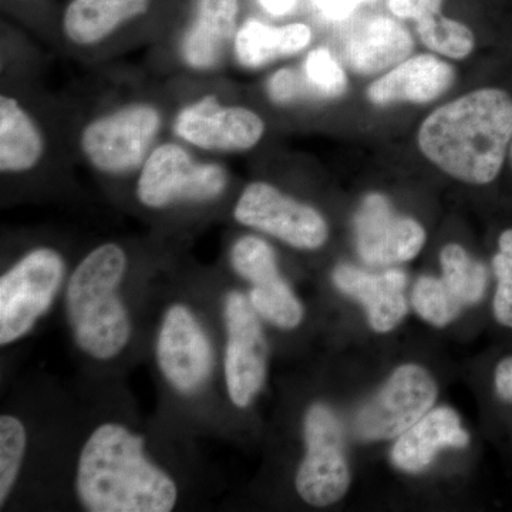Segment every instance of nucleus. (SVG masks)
<instances>
[{
  "label": "nucleus",
  "mask_w": 512,
  "mask_h": 512,
  "mask_svg": "<svg viewBox=\"0 0 512 512\" xmlns=\"http://www.w3.org/2000/svg\"><path fill=\"white\" fill-rule=\"evenodd\" d=\"M72 494L87 512H170L183 483L154 448L150 434L126 416L97 417L74 450Z\"/></svg>",
  "instance_id": "nucleus-1"
},
{
  "label": "nucleus",
  "mask_w": 512,
  "mask_h": 512,
  "mask_svg": "<svg viewBox=\"0 0 512 512\" xmlns=\"http://www.w3.org/2000/svg\"><path fill=\"white\" fill-rule=\"evenodd\" d=\"M130 256L104 242L77 262L62 295L64 320L77 355L96 370H110L133 355L138 330L127 278Z\"/></svg>",
  "instance_id": "nucleus-2"
},
{
  "label": "nucleus",
  "mask_w": 512,
  "mask_h": 512,
  "mask_svg": "<svg viewBox=\"0 0 512 512\" xmlns=\"http://www.w3.org/2000/svg\"><path fill=\"white\" fill-rule=\"evenodd\" d=\"M204 302L192 292H167L151 326L158 382L181 412H207L222 387V338Z\"/></svg>",
  "instance_id": "nucleus-3"
},
{
  "label": "nucleus",
  "mask_w": 512,
  "mask_h": 512,
  "mask_svg": "<svg viewBox=\"0 0 512 512\" xmlns=\"http://www.w3.org/2000/svg\"><path fill=\"white\" fill-rule=\"evenodd\" d=\"M427 160L463 183H493L512 141V97L481 89L434 110L419 130Z\"/></svg>",
  "instance_id": "nucleus-4"
},
{
  "label": "nucleus",
  "mask_w": 512,
  "mask_h": 512,
  "mask_svg": "<svg viewBox=\"0 0 512 512\" xmlns=\"http://www.w3.org/2000/svg\"><path fill=\"white\" fill-rule=\"evenodd\" d=\"M69 265L59 249L42 245L20 255L0 275V346L32 335L62 298Z\"/></svg>",
  "instance_id": "nucleus-5"
},
{
  "label": "nucleus",
  "mask_w": 512,
  "mask_h": 512,
  "mask_svg": "<svg viewBox=\"0 0 512 512\" xmlns=\"http://www.w3.org/2000/svg\"><path fill=\"white\" fill-rule=\"evenodd\" d=\"M222 390L234 409L247 410L264 389L269 346L264 325L252 308L247 292L221 289Z\"/></svg>",
  "instance_id": "nucleus-6"
},
{
  "label": "nucleus",
  "mask_w": 512,
  "mask_h": 512,
  "mask_svg": "<svg viewBox=\"0 0 512 512\" xmlns=\"http://www.w3.org/2000/svg\"><path fill=\"white\" fill-rule=\"evenodd\" d=\"M228 184L227 171L218 164H200L177 144L157 147L137 181V198L148 210L175 204H205L218 200Z\"/></svg>",
  "instance_id": "nucleus-7"
},
{
  "label": "nucleus",
  "mask_w": 512,
  "mask_h": 512,
  "mask_svg": "<svg viewBox=\"0 0 512 512\" xmlns=\"http://www.w3.org/2000/svg\"><path fill=\"white\" fill-rule=\"evenodd\" d=\"M305 456L296 471L299 497L313 507L342 500L350 485V468L342 424L329 406L315 403L303 417Z\"/></svg>",
  "instance_id": "nucleus-8"
},
{
  "label": "nucleus",
  "mask_w": 512,
  "mask_h": 512,
  "mask_svg": "<svg viewBox=\"0 0 512 512\" xmlns=\"http://www.w3.org/2000/svg\"><path fill=\"white\" fill-rule=\"evenodd\" d=\"M437 399V384L424 367L404 365L359 410L353 433L359 440H392L421 419Z\"/></svg>",
  "instance_id": "nucleus-9"
},
{
  "label": "nucleus",
  "mask_w": 512,
  "mask_h": 512,
  "mask_svg": "<svg viewBox=\"0 0 512 512\" xmlns=\"http://www.w3.org/2000/svg\"><path fill=\"white\" fill-rule=\"evenodd\" d=\"M234 218L244 227L305 251L323 247L329 237L328 224L318 210L264 181L245 187L235 204Z\"/></svg>",
  "instance_id": "nucleus-10"
},
{
  "label": "nucleus",
  "mask_w": 512,
  "mask_h": 512,
  "mask_svg": "<svg viewBox=\"0 0 512 512\" xmlns=\"http://www.w3.org/2000/svg\"><path fill=\"white\" fill-rule=\"evenodd\" d=\"M161 117L150 104H133L92 121L83 130L84 156L104 174L130 173L146 157L160 131Z\"/></svg>",
  "instance_id": "nucleus-11"
},
{
  "label": "nucleus",
  "mask_w": 512,
  "mask_h": 512,
  "mask_svg": "<svg viewBox=\"0 0 512 512\" xmlns=\"http://www.w3.org/2000/svg\"><path fill=\"white\" fill-rule=\"evenodd\" d=\"M229 265L249 285L248 299L259 318L282 330L301 325L305 309L279 271L274 248L268 242L255 235L238 238L229 251Z\"/></svg>",
  "instance_id": "nucleus-12"
},
{
  "label": "nucleus",
  "mask_w": 512,
  "mask_h": 512,
  "mask_svg": "<svg viewBox=\"0 0 512 512\" xmlns=\"http://www.w3.org/2000/svg\"><path fill=\"white\" fill-rule=\"evenodd\" d=\"M175 134L191 146L220 153L247 151L261 141L265 123L254 111L224 106L215 96H207L180 111Z\"/></svg>",
  "instance_id": "nucleus-13"
},
{
  "label": "nucleus",
  "mask_w": 512,
  "mask_h": 512,
  "mask_svg": "<svg viewBox=\"0 0 512 512\" xmlns=\"http://www.w3.org/2000/svg\"><path fill=\"white\" fill-rule=\"evenodd\" d=\"M356 247L370 266H392L419 255L426 231L413 218L393 211L382 194L367 195L355 218Z\"/></svg>",
  "instance_id": "nucleus-14"
},
{
  "label": "nucleus",
  "mask_w": 512,
  "mask_h": 512,
  "mask_svg": "<svg viewBox=\"0 0 512 512\" xmlns=\"http://www.w3.org/2000/svg\"><path fill=\"white\" fill-rule=\"evenodd\" d=\"M333 284L340 292L365 306L369 325L376 332H390L407 313L404 298L407 276L400 269L370 274L356 266L342 264L333 271Z\"/></svg>",
  "instance_id": "nucleus-15"
},
{
  "label": "nucleus",
  "mask_w": 512,
  "mask_h": 512,
  "mask_svg": "<svg viewBox=\"0 0 512 512\" xmlns=\"http://www.w3.org/2000/svg\"><path fill=\"white\" fill-rule=\"evenodd\" d=\"M456 72L439 57L420 55L404 60L367 89V97L376 106L400 101L430 103L453 86Z\"/></svg>",
  "instance_id": "nucleus-16"
},
{
  "label": "nucleus",
  "mask_w": 512,
  "mask_h": 512,
  "mask_svg": "<svg viewBox=\"0 0 512 512\" xmlns=\"http://www.w3.org/2000/svg\"><path fill=\"white\" fill-rule=\"evenodd\" d=\"M470 443L460 417L450 407L427 412L397 439L392 463L407 473H420L429 467L441 448H464Z\"/></svg>",
  "instance_id": "nucleus-17"
},
{
  "label": "nucleus",
  "mask_w": 512,
  "mask_h": 512,
  "mask_svg": "<svg viewBox=\"0 0 512 512\" xmlns=\"http://www.w3.org/2000/svg\"><path fill=\"white\" fill-rule=\"evenodd\" d=\"M413 47L412 36L399 22L377 16L349 37L345 59L353 72L370 76L404 62Z\"/></svg>",
  "instance_id": "nucleus-18"
},
{
  "label": "nucleus",
  "mask_w": 512,
  "mask_h": 512,
  "mask_svg": "<svg viewBox=\"0 0 512 512\" xmlns=\"http://www.w3.org/2000/svg\"><path fill=\"white\" fill-rule=\"evenodd\" d=\"M238 0H200L197 16L184 37L183 55L192 69L217 66L237 26Z\"/></svg>",
  "instance_id": "nucleus-19"
},
{
  "label": "nucleus",
  "mask_w": 512,
  "mask_h": 512,
  "mask_svg": "<svg viewBox=\"0 0 512 512\" xmlns=\"http://www.w3.org/2000/svg\"><path fill=\"white\" fill-rule=\"evenodd\" d=\"M148 5L150 0H73L64 13V33L74 45H96Z\"/></svg>",
  "instance_id": "nucleus-20"
},
{
  "label": "nucleus",
  "mask_w": 512,
  "mask_h": 512,
  "mask_svg": "<svg viewBox=\"0 0 512 512\" xmlns=\"http://www.w3.org/2000/svg\"><path fill=\"white\" fill-rule=\"evenodd\" d=\"M311 39V29L303 23L274 28L259 20H249L235 36V53L242 66L259 69L281 57L302 52Z\"/></svg>",
  "instance_id": "nucleus-21"
},
{
  "label": "nucleus",
  "mask_w": 512,
  "mask_h": 512,
  "mask_svg": "<svg viewBox=\"0 0 512 512\" xmlns=\"http://www.w3.org/2000/svg\"><path fill=\"white\" fill-rule=\"evenodd\" d=\"M43 138L35 121L19 101L0 97V170L3 174L26 173L39 163Z\"/></svg>",
  "instance_id": "nucleus-22"
},
{
  "label": "nucleus",
  "mask_w": 512,
  "mask_h": 512,
  "mask_svg": "<svg viewBox=\"0 0 512 512\" xmlns=\"http://www.w3.org/2000/svg\"><path fill=\"white\" fill-rule=\"evenodd\" d=\"M30 426L18 412L0 414V510L9 507L29 464Z\"/></svg>",
  "instance_id": "nucleus-23"
},
{
  "label": "nucleus",
  "mask_w": 512,
  "mask_h": 512,
  "mask_svg": "<svg viewBox=\"0 0 512 512\" xmlns=\"http://www.w3.org/2000/svg\"><path fill=\"white\" fill-rule=\"evenodd\" d=\"M440 261L443 281L463 306L474 305L483 299L488 275L481 262L471 258L458 244L446 245L441 251Z\"/></svg>",
  "instance_id": "nucleus-24"
},
{
  "label": "nucleus",
  "mask_w": 512,
  "mask_h": 512,
  "mask_svg": "<svg viewBox=\"0 0 512 512\" xmlns=\"http://www.w3.org/2000/svg\"><path fill=\"white\" fill-rule=\"evenodd\" d=\"M417 33L424 46L450 59H466L476 46L474 33L464 23L441 13L419 20Z\"/></svg>",
  "instance_id": "nucleus-25"
},
{
  "label": "nucleus",
  "mask_w": 512,
  "mask_h": 512,
  "mask_svg": "<svg viewBox=\"0 0 512 512\" xmlns=\"http://www.w3.org/2000/svg\"><path fill=\"white\" fill-rule=\"evenodd\" d=\"M412 302L421 318L437 328L448 325L464 308L447 288L446 282L434 276H421L414 285Z\"/></svg>",
  "instance_id": "nucleus-26"
},
{
  "label": "nucleus",
  "mask_w": 512,
  "mask_h": 512,
  "mask_svg": "<svg viewBox=\"0 0 512 512\" xmlns=\"http://www.w3.org/2000/svg\"><path fill=\"white\" fill-rule=\"evenodd\" d=\"M305 79L313 93L326 99L342 96L348 89L346 73L325 47L313 50L306 57Z\"/></svg>",
  "instance_id": "nucleus-27"
},
{
  "label": "nucleus",
  "mask_w": 512,
  "mask_h": 512,
  "mask_svg": "<svg viewBox=\"0 0 512 512\" xmlns=\"http://www.w3.org/2000/svg\"><path fill=\"white\" fill-rule=\"evenodd\" d=\"M500 252L493 258L497 276V292L494 296V315L501 325L512 328V229H507L498 239Z\"/></svg>",
  "instance_id": "nucleus-28"
},
{
  "label": "nucleus",
  "mask_w": 512,
  "mask_h": 512,
  "mask_svg": "<svg viewBox=\"0 0 512 512\" xmlns=\"http://www.w3.org/2000/svg\"><path fill=\"white\" fill-rule=\"evenodd\" d=\"M308 87L301 74L292 69H282L269 79L268 93L276 104H289L302 97Z\"/></svg>",
  "instance_id": "nucleus-29"
},
{
  "label": "nucleus",
  "mask_w": 512,
  "mask_h": 512,
  "mask_svg": "<svg viewBox=\"0 0 512 512\" xmlns=\"http://www.w3.org/2000/svg\"><path fill=\"white\" fill-rule=\"evenodd\" d=\"M444 0H389V9L400 19H410L419 22L421 19L439 15Z\"/></svg>",
  "instance_id": "nucleus-30"
},
{
  "label": "nucleus",
  "mask_w": 512,
  "mask_h": 512,
  "mask_svg": "<svg viewBox=\"0 0 512 512\" xmlns=\"http://www.w3.org/2000/svg\"><path fill=\"white\" fill-rule=\"evenodd\" d=\"M495 390L500 399L512 403V357L504 359L495 369Z\"/></svg>",
  "instance_id": "nucleus-31"
},
{
  "label": "nucleus",
  "mask_w": 512,
  "mask_h": 512,
  "mask_svg": "<svg viewBox=\"0 0 512 512\" xmlns=\"http://www.w3.org/2000/svg\"><path fill=\"white\" fill-rule=\"evenodd\" d=\"M369 2V0H316L323 13L330 18H346L360 5V3Z\"/></svg>",
  "instance_id": "nucleus-32"
},
{
  "label": "nucleus",
  "mask_w": 512,
  "mask_h": 512,
  "mask_svg": "<svg viewBox=\"0 0 512 512\" xmlns=\"http://www.w3.org/2000/svg\"><path fill=\"white\" fill-rule=\"evenodd\" d=\"M296 2L298 0H259L262 8L274 16L286 15L296 5Z\"/></svg>",
  "instance_id": "nucleus-33"
},
{
  "label": "nucleus",
  "mask_w": 512,
  "mask_h": 512,
  "mask_svg": "<svg viewBox=\"0 0 512 512\" xmlns=\"http://www.w3.org/2000/svg\"><path fill=\"white\" fill-rule=\"evenodd\" d=\"M511 160H512V146H511Z\"/></svg>",
  "instance_id": "nucleus-34"
}]
</instances>
